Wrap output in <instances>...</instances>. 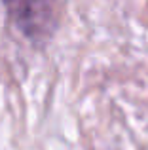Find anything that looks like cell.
Returning a JSON list of instances; mask_svg holds the SVG:
<instances>
[{
    "instance_id": "6da1fadb",
    "label": "cell",
    "mask_w": 148,
    "mask_h": 150,
    "mask_svg": "<svg viewBox=\"0 0 148 150\" xmlns=\"http://www.w3.org/2000/svg\"><path fill=\"white\" fill-rule=\"evenodd\" d=\"M10 25L32 48L44 50L55 38L63 17V0H0Z\"/></svg>"
}]
</instances>
